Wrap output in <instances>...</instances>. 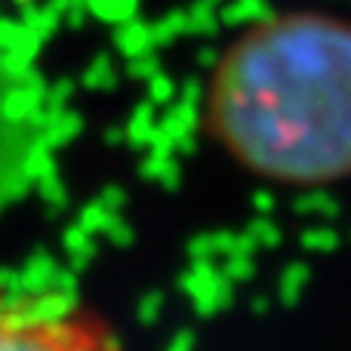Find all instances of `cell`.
<instances>
[{
	"label": "cell",
	"instance_id": "1",
	"mask_svg": "<svg viewBox=\"0 0 351 351\" xmlns=\"http://www.w3.org/2000/svg\"><path fill=\"white\" fill-rule=\"evenodd\" d=\"M206 142L253 179L330 188L351 179V16L296 6L250 19L200 86Z\"/></svg>",
	"mask_w": 351,
	"mask_h": 351
},
{
	"label": "cell",
	"instance_id": "2",
	"mask_svg": "<svg viewBox=\"0 0 351 351\" xmlns=\"http://www.w3.org/2000/svg\"><path fill=\"white\" fill-rule=\"evenodd\" d=\"M0 351H123V342L90 305L19 296L0 284Z\"/></svg>",
	"mask_w": 351,
	"mask_h": 351
}]
</instances>
